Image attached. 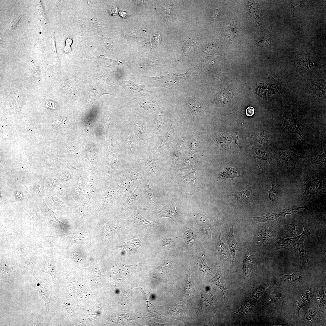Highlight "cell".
I'll return each instance as SVG.
<instances>
[{"label":"cell","mask_w":326,"mask_h":326,"mask_svg":"<svg viewBox=\"0 0 326 326\" xmlns=\"http://www.w3.org/2000/svg\"><path fill=\"white\" fill-rule=\"evenodd\" d=\"M142 173L141 166L134 165L122 169L114 174V179L123 190L124 200L136 187Z\"/></svg>","instance_id":"1"},{"label":"cell","mask_w":326,"mask_h":326,"mask_svg":"<svg viewBox=\"0 0 326 326\" xmlns=\"http://www.w3.org/2000/svg\"><path fill=\"white\" fill-rule=\"evenodd\" d=\"M144 188L138 197L137 207L145 208L149 211L156 206L159 200V192L155 184L151 182L144 176Z\"/></svg>","instance_id":"2"},{"label":"cell","mask_w":326,"mask_h":326,"mask_svg":"<svg viewBox=\"0 0 326 326\" xmlns=\"http://www.w3.org/2000/svg\"><path fill=\"white\" fill-rule=\"evenodd\" d=\"M144 184V177L142 173L136 187L128 196L121 205L118 216L125 217L130 215L132 213L137 207L138 198L143 190Z\"/></svg>","instance_id":"3"},{"label":"cell","mask_w":326,"mask_h":326,"mask_svg":"<svg viewBox=\"0 0 326 326\" xmlns=\"http://www.w3.org/2000/svg\"><path fill=\"white\" fill-rule=\"evenodd\" d=\"M176 205L175 201L172 200L161 208L150 212L159 217H168L176 222H181L182 219L176 209Z\"/></svg>","instance_id":"4"},{"label":"cell","mask_w":326,"mask_h":326,"mask_svg":"<svg viewBox=\"0 0 326 326\" xmlns=\"http://www.w3.org/2000/svg\"><path fill=\"white\" fill-rule=\"evenodd\" d=\"M305 185V193L312 195L320 191L322 188V184L320 179L315 176H311L306 180Z\"/></svg>","instance_id":"5"},{"label":"cell","mask_w":326,"mask_h":326,"mask_svg":"<svg viewBox=\"0 0 326 326\" xmlns=\"http://www.w3.org/2000/svg\"><path fill=\"white\" fill-rule=\"evenodd\" d=\"M130 221L136 224L139 227L146 229H150L154 225L153 223L148 221L142 216L137 207L129 216Z\"/></svg>","instance_id":"6"},{"label":"cell","mask_w":326,"mask_h":326,"mask_svg":"<svg viewBox=\"0 0 326 326\" xmlns=\"http://www.w3.org/2000/svg\"><path fill=\"white\" fill-rule=\"evenodd\" d=\"M225 274V271L221 267H219L217 269V273L215 276L210 281L211 283L215 284L221 289L224 296L228 293Z\"/></svg>","instance_id":"7"},{"label":"cell","mask_w":326,"mask_h":326,"mask_svg":"<svg viewBox=\"0 0 326 326\" xmlns=\"http://www.w3.org/2000/svg\"><path fill=\"white\" fill-rule=\"evenodd\" d=\"M288 214L286 209L283 210L282 211L274 213H268L266 215L260 217H251V223L250 226L253 224L261 222H265L268 221L274 220L280 216H283L285 217L286 215Z\"/></svg>","instance_id":"8"},{"label":"cell","mask_w":326,"mask_h":326,"mask_svg":"<svg viewBox=\"0 0 326 326\" xmlns=\"http://www.w3.org/2000/svg\"><path fill=\"white\" fill-rule=\"evenodd\" d=\"M235 222L232 224L231 227L229 229L228 235L227 242L229 245L231 254L232 257V266L234 260L235 258V252L237 249V243L235 240L233 232L234 226Z\"/></svg>","instance_id":"9"},{"label":"cell","mask_w":326,"mask_h":326,"mask_svg":"<svg viewBox=\"0 0 326 326\" xmlns=\"http://www.w3.org/2000/svg\"><path fill=\"white\" fill-rule=\"evenodd\" d=\"M197 223L202 227L206 235L211 236V225L207 217L203 215L197 214L194 216Z\"/></svg>","instance_id":"10"},{"label":"cell","mask_w":326,"mask_h":326,"mask_svg":"<svg viewBox=\"0 0 326 326\" xmlns=\"http://www.w3.org/2000/svg\"><path fill=\"white\" fill-rule=\"evenodd\" d=\"M218 235L216 236L217 247L220 257L223 259L227 258L229 252V248L223 242L221 233L220 229L218 233Z\"/></svg>","instance_id":"11"},{"label":"cell","mask_w":326,"mask_h":326,"mask_svg":"<svg viewBox=\"0 0 326 326\" xmlns=\"http://www.w3.org/2000/svg\"><path fill=\"white\" fill-rule=\"evenodd\" d=\"M252 194V191L246 190L236 192L234 194L235 198L237 202L241 204V207L248 203L251 202L250 200Z\"/></svg>","instance_id":"12"},{"label":"cell","mask_w":326,"mask_h":326,"mask_svg":"<svg viewBox=\"0 0 326 326\" xmlns=\"http://www.w3.org/2000/svg\"><path fill=\"white\" fill-rule=\"evenodd\" d=\"M316 299L317 307L321 313H324L326 309V296L323 286H321L317 293Z\"/></svg>","instance_id":"13"},{"label":"cell","mask_w":326,"mask_h":326,"mask_svg":"<svg viewBox=\"0 0 326 326\" xmlns=\"http://www.w3.org/2000/svg\"><path fill=\"white\" fill-rule=\"evenodd\" d=\"M252 269V261L249 251L246 249L243 260L242 269L245 277H248Z\"/></svg>","instance_id":"14"},{"label":"cell","mask_w":326,"mask_h":326,"mask_svg":"<svg viewBox=\"0 0 326 326\" xmlns=\"http://www.w3.org/2000/svg\"><path fill=\"white\" fill-rule=\"evenodd\" d=\"M276 243V246L278 248H283L293 251L295 249V238H287L284 239L280 238Z\"/></svg>","instance_id":"15"},{"label":"cell","mask_w":326,"mask_h":326,"mask_svg":"<svg viewBox=\"0 0 326 326\" xmlns=\"http://www.w3.org/2000/svg\"><path fill=\"white\" fill-rule=\"evenodd\" d=\"M191 284L188 277H187V279L185 283L184 290L182 298L181 299L186 303L190 302L191 298Z\"/></svg>","instance_id":"16"},{"label":"cell","mask_w":326,"mask_h":326,"mask_svg":"<svg viewBox=\"0 0 326 326\" xmlns=\"http://www.w3.org/2000/svg\"><path fill=\"white\" fill-rule=\"evenodd\" d=\"M199 268L202 274L213 276V270L207 265L205 259L204 254H202L201 256L199 263Z\"/></svg>","instance_id":"17"},{"label":"cell","mask_w":326,"mask_h":326,"mask_svg":"<svg viewBox=\"0 0 326 326\" xmlns=\"http://www.w3.org/2000/svg\"><path fill=\"white\" fill-rule=\"evenodd\" d=\"M195 171H194L185 176H182L179 177L181 182L187 186L199 188L196 186L194 183L195 181L197 180L195 177Z\"/></svg>","instance_id":"18"},{"label":"cell","mask_w":326,"mask_h":326,"mask_svg":"<svg viewBox=\"0 0 326 326\" xmlns=\"http://www.w3.org/2000/svg\"><path fill=\"white\" fill-rule=\"evenodd\" d=\"M123 244L122 246L119 247L121 248L134 250L137 249L141 246V242L139 239H135L126 242H123Z\"/></svg>","instance_id":"19"},{"label":"cell","mask_w":326,"mask_h":326,"mask_svg":"<svg viewBox=\"0 0 326 326\" xmlns=\"http://www.w3.org/2000/svg\"><path fill=\"white\" fill-rule=\"evenodd\" d=\"M280 277L283 280L290 282H296L300 280L301 277V273L296 269L291 275H286L280 274Z\"/></svg>","instance_id":"20"},{"label":"cell","mask_w":326,"mask_h":326,"mask_svg":"<svg viewBox=\"0 0 326 326\" xmlns=\"http://www.w3.org/2000/svg\"><path fill=\"white\" fill-rule=\"evenodd\" d=\"M125 82L128 89L132 92L139 93V92H143L147 91L143 86L139 85L131 80L127 81Z\"/></svg>","instance_id":"21"},{"label":"cell","mask_w":326,"mask_h":326,"mask_svg":"<svg viewBox=\"0 0 326 326\" xmlns=\"http://www.w3.org/2000/svg\"><path fill=\"white\" fill-rule=\"evenodd\" d=\"M310 296L309 293L305 292L299 299L297 306V312L299 316L300 309L303 307L307 305L309 303Z\"/></svg>","instance_id":"22"},{"label":"cell","mask_w":326,"mask_h":326,"mask_svg":"<svg viewBox=\"0 0 326 326\" xmlns=\"http://www.w3.org/2000/svg\"><path fill=\"white\" fill-rule=\"evenodd\" d=\"M29 320L30 325H43V316L40 314L31 313L29 317Z\"/></svg>","instance_id":"23"},{"label":"cell","mask_w":326,"mask_h":326,"mask_svg":"<svg viewBox=\"0 0 326 326\" xmlns=\"http://www.w3.org/2000/svg\"><path fill=\"white\" fill-rule=\"evenodd\" d=\"M238 175V172L235 169L233 168H229L225 172L221 173L219 177L220 179L225 180L230 178L237 177Z\"/></svg>","instance_id":"24"},{"label":"cell","mask_w":326,"mask_h":326,"mask_svg":"<svg viewBox=\"0 0 326 326\" xmlns=\"http://www.w3.org/2000/svg\"><path fill=\"white\" fill-rule=\"evenodd\" d=\"M207 298H205L204 294L201 293V299L199 303V308L196 315L197 317L205 312L206 310L208 307V303H206L207 301Z\"/></svg>","instance_id":"25"},{"label":"cell","mask_w":326,"mask_h":326,"mask_svg":"<svg viewBox=\"0 0 326 326\" xmlns=\"http://www.w3.org/2000/svg\"><path fill=\"white\" fill-rule=\"evenodd\" d=\"M188 106L192 113L198 115L200 113V104L195 99L190 100L188 103Z\"/></svg>","instance_id":"26"},{"label":"cell","mask_w":326,"mask_h":326,"mask_svg":"<svg viewBox=\"0 0 326 326\" xmlns=\"http://www.w3.org/2000/svg\"><path fill=\"white\" fill-rule=\"evenodd\" d=\"M37 294L45 302V304L50 302V294L44 287H39L37 290Z\"/></svg>","instance_id":"27"},{"label":"cell","mask_w":326,"mask_h":326,"mask_svg":"<svg viewBox=\"0 0 326 326\" xmlns=\"http://www.w3.org/2000/svg\"><path fill=\"white\" fill-rule=\"evenodd\" d=\"M297 244L300 258V263L301 267H302L305 264L308 262L307 252L302 247V249H300L299 244L297 243Z\"/></svg>","instance_id":"28"},{"label":"cell","mask_w":326,"mask_h":326,"mask_svg":"<svg viewBox=\"0 0 326 326\" xmlns=\"http://www.w3.org/2000/svg\"><path fill=\"white\" fill-rule=\"evenodd\" d=\"M297 225L294 224L290 223L284 219V226L285 229L289 231L294 238L297 236V231L295 229V227Z\"/></svg>","instance_id":"29"},{"label":"cell","mask_w":326,"mask_h":326,"mask_svg":"<svg viewBox=\"0 0 326 326\" xmlns=\"http://www.w3.org/2000/svg\"><path fill=\"white\" fill-rule=\"evenodd\" d=\"M44 272L50 274L52 276L53 281L54 280V274L52 263L50 260L46 259L44 267Z\"/></svg>","instance_id":"30"},{"label":"cell","mask_w":326,"mask_h":326,"mask_svg":"<svg viewBox=\"0 0 326 326\" xmlns=\"http://www.w3.org/2000/svg\"><path fill=\"white\" fill-rule=\"evenodd\" d=\"M272 188L269 191V198L270 200L274 202L276 198L278 192V186L275 182H272Z\"/></svg>","instance_id":"31"},{"label":"cell","mask_w":326,"mask_h":326,"mask_svg":"<svg viewBox=\"0 0 326 326\" xmlns=\"http://www.w3.org/2000/svg\"><path fill=\"white\" fill-rule=\"evenodd\" d=\"M139 106L145 110H149L156 105V104L151 100H145L141 102Z\"/></svg>","instance_id":"32"},{"label":"cell","mask_w":326,"mask_h":326,"mask_svg":"<svg viewBox=\"0 0 326 326\" xmlns=\"http://www.w3.org/2000/svg\"><path fill=\"white\" fill-rule=\"evenodd\" d=\"M183 237L185 242L187 244H189L195 238L193 232L189 229L185 231Z\"/></svg>","instance_id":"33"},{"label":"cell","mask_w":326,"mask_h":326,"mask_svg":"<svg viewBox=\"0 0 326 326\" xmlns=\"http://www.w3.org/2000/svg\"><path fill=\"white\" fill-rule=\"evenodd\" d=\"M141 290L140 291L141 292L142 294L143 295V297H142V299L146 302L148 308H150L152 307H153L154 308H155V306H153V305L152 304V302L150 297V293L151 291V289H150V291L149 292L148 294L146 293H145V292H144L143 290V288H141Z\"/></svg>","instance_id":"34"},{"label":"cell","mask_w":326,"mask_h":326,"mask_svg":"<svg viewBox=\"0 0 326 326\" xmlns=\"http://www.w3.org/2000/svg\"><path fill=\"white\" fill-rule=\"evenodd\" d=\"M317 313L316 310L313 308H309L307 312L306 313V318L309 321H311L312 319L315 317Z\"/></svg>","instance_id":"35"},{"label":"cell","mask_w":326,"mask_h":326,"mask_svg":"<svg viewBox=\"0 0 326 326\" xmlns=\"http://www.w3.org/2000/svg\"><path fill=\"white\" fill-rule=\"evenodd\" d=\"M261 232L260 234L261 238L263 239L262 241H264L269 239L272 235V231L269 229H265Z\"/></svg>","instance_id":"36"},{"label":"cell","mask_w":326,"mask_h":326,"mask_svg":"<svg viewBox=\"0 0 326 326\" xmlns=\"http://www.w3.org/2000/svg\"><path fill=\"white\" fill-rule=\"evenodd\" d=\"M303 227L304 230L303 232L301 234V235H299V236H296L295 237H294L296 242L298 241L301 239L303 238H304V237L306 235L308 234H310L309 230L311 229V228H309L308 227H305L304 226Z\"/></svg>","instance_id":"37"},{"label":"cell","mask_w":326,"mask_h":326,"mask_svg":"<svg viewBox=\"0 0 326 326\" xmlns=\"http://www.w3.org/2000/svg\"><path fill=\"white\" fill-rule=\"evenodd\" d=\"M254 111L255 109L253 107L250 106L246 109L245 113L247 116L251 117L254 114Z\"/></svg>","instance_id":"38"},{"label":"cell","mask_w":326,"mask_h":326,"mask_svg":"<svg viewBox=\"0 0 326 326\" xmlns=\"http://www.w3.org/2000/svg\"><path fill=\"white\" fill-rule=\"evenodd\" d=\"M72 43V40L71 38H69L67 39L66 40V46L64 50L65 51H68L71 50V48L69 46Z\"/></svg>","instance_id":"39"},{"label":"cell","mask_w":326,"mask_h":326,"mask_svg":"<svg viewBox=\"0 0 326 326\" xmlns=\"http://www.w3.org/2000/svg\"><path fill=\"white\" fill-rule=\"evenodd\" d=\"M172 240L171 238H166L162 242V246H167L172 243Z\"/></svg>","instance_id":"40"},{"label":"cell","mask_w":326,"mask_h":326,"mask_svg":"<svg viewBox=\"0 0 326 326\" xmlns=\"http://www.w3.org/2000/svg\"><path fill=\"white\" fill-rule=\"evenodd\" d=\"M219 10L218 9H216L213 12L212 15V18L215 20L217 18L219 13Z\"/></svg>","instance_id":"41"}]
</instances>
